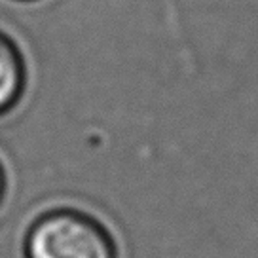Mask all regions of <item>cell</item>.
I'll list each match as a JSON object with an SVG mask.
<instances>
[{
  "instance_id": "cell-1",
  "label": "cell",
  "mask_w": 258,
  "mask_h": 258,
  "mask_svg": "<svg viewBox=\"0 0 258 258\" xmlns=\"http://www.w3.org/2000/svg\"><path fill=\"white\" fill-rule=\"evenodd\" d=\"M25 258H118L110 230L76 207L40 213L25 232Z\"/></svg>"
},
{
  "instance_id": "cell-2",
  "label": "cell",
  "mask_w": 258,
  "mask_h": 258,
  "mask_svg": "<svg viewBox=\"0 0 258 258\" xmlns=\"http://www.w3.org/2000/svg\"><path fill=\"white\" fill-rule=\"evenodd\" d=\"M27 89V64L21 49L0 31V116L14 110Z\"/></svg>"
},
{
  "instance_id": "cell-3",
  "label": "cell",
  "mask_w": 258,
  "mask_h": 258,
  "mask_svg": "<svg viewBox=\"0 0 258 258\" xmlns=\"http://www.w3.org/2000/svg\"><path fill=\"white\" fill-rule=\"evenodd\" d=\"M4 194H6V173H4L2 163H0V203L4 200Z\"/></svg>"
},
{
  "instance_id": "cell-4",
  "label": "cell",
  "mask_w": 258,
  "mask_h": 258,
  "mask_svg": "<svg viewBox=\"0 0 258 258\" xmlns=\"http://www.w3.org/2000/svg\"><path fill=\"white\" fill-rule=\"evenodd\" d=\"M23 2H31V0H23Z\"/></svg>"
}]
</instances>
